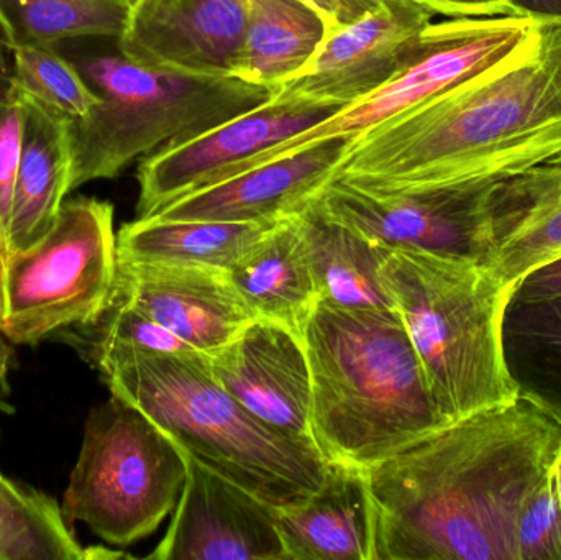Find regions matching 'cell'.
<instances>
[{"mask_svg": "<svg viewBox=\"0 0 561 560\" xmlns=\"http://www.w3.org/2000/svg\"><path fill=\"white\" fill-rule=\"evenodd\" d=\"M560 446L561 421L517 397L365 470L375 560H517L520 508Z\"/></svg>", "mask_w": 561, "mask_h": 560, "instance_id": "1", "label": "cell"}, {"mask_svg": "<svg viewBox=\"0 0 561 560\" xmlns=\"http://www.w3.org/2000/svg\"><path fill=\"white\" fill-rule=\"evenodd\" d=\"M561 158V23L493 68L350 141L332 180L362 187L501 181Z\"/></svg>", "mask_w": 561, "mask_h": 560, "instance_id": "2", "label": "cell"}, {"mask_svg": "<svg viewBox=\"0 0 561 560\" xmlns=\"http://www.w3.org/2000/svg\"><path fill=\"white\" fill-rule=\"evenodd\" d=\"M300 339L310 431L327 462L368 470L448 424L398 311L317 302Z\"/></svg>", "mask_w": 561, "mask_h": 560, "instance_id": "3", "label": "cell"}, {"mask_svg": "<svg viewBox=\"0 0 561 560\" xmlns=\"http://www.w3.org/2000/svg\"><path fill=\"white\" fill-rule=\"evenodd\" d=\"M112 397L140 410L209 469L275 508L320 489L327 462L265 426L214 378L209 355H134L99 368Z\"/></svg>", "mask_w": 561, "mask_h": 560, "instance_id": "4", "label": "cell"}, {"mask_svg": "<svg viewBox=\"0 0 561 560\" xmlns=\"http://www.w3.org/2000/svg\"><path fill=\"white\" fill-rule=\"evenodd\" d=\"M381 278L447 423L516 400L501 345L513 288L490 266L385 247Z\"/></svg>", "mask_w": 561, "mask_h": 560, "instance_id": "5", "label": "cell"}, {"mask_svg": "<svg viewBox=\"0 0 561 560\" xmlns=\"http://www.w3.org/2000/svg\"><path fill=\"white\" fill-rule=\"evenodd\" d=\"M65 55L101 98L84 117L69 121V193L117 178L138 158L186 144L268 104L276 94V89L233 76L148 68L121 52Z\"/></svg>", "mask_w": 561, "mask_h": 560, "instance_id": "6", "label": "cell"}, {"mask_svg": "<svg viewBox=\"0 0 561 560\" xmlns=\"http://www.w3.org/2000/svg\"><path fill=\"white\" fill-rule=\"evenodd\" d=\"M186 473L174 439L140 410L112 397L85 421L62 515L69 525L82 523L108 545L125 548L173 515Z\"/></svg>", "mask_w": 561, "mask_h": 560, "instance_id": "7", "label": "cell"}, {"mask_svg": "<svg viewBox=\"0 0 561 560\" xmlns=\"http://www.w3.org/2000/svg\"><path fill=\"white\" fill-rule=\"evenodd\" d=\"M117 263L114 206L94 197L65 201L36 245L0 262V334L35 345L91 324L111 301Z\"/></svg>", "mask_w": 561, "mask_h": 560, "instance_id": "8", "label": "cell"}, {"mask_svg": "<svg viewBox=\"0 0 561 560\" xmlns=\"http://www.w3.org/2000/svg\"><path fill=\"white\" fill-rule=\"evenodd\" d=\"M537 25L523 15L448 19L432 23L415 58L366 98L345 105L327 121L260 151L237 168V174L287 157L313 141L353 137L396 117L435 95L488 71L519 48ZM227 181V180H226Z\"/></svg>", "mask_w": 561, "mask_h": 560, "instance_id": "9", "label": "cell"}, {"mask_svg": "<svg viewBox=\"0 0 561 560\" xmlns=\"http://www.w3.org/2000/svg\"><path fill=\"white\" fill-rule=\"evenodd\" d=\"M494 183L362 187L330 180L312 203L323 216L379 245L486 265L491 253L488 194Z\"/></svg>", "mask_w": 561, "mask_h": 560, "instance_id": "10", "label": "cell"}, {"mask_svg": "<svg viewBox=\"0 0 561 560\" xmlns=\"http://www.w3.org/2000/svg\"><path fill=\"white\" fill-rule=\"evenodd\" d=\"M434 16L419 0H379L359 19L330 30L273 102L342 108L366 98L415 58Z\"/></svg>", "mask_w": 561, "mask_h": 560, "instance_id": "11", "label": "cell"}, {"mask_svg": "<svg viewBox=\"0 0 561 560\" xmlns=\"http://www.w3.org/2000/svg\"><path fill=\"white\" fill-rule=\"evenodd\" d=\"M336 107L268 102L201 137L154 151L138 167V217L151 216L173 201L232 178L260 151L327 121Z\"/></svg>", "mask_w": 561, "mask_h": 560, "instance_id": "12", "label": "cell"}, {"mask_svg": "<svg viewBox=\"0 0 561 560\" xmlns=\"http://www.w3.org/2000/svg\"><path fill=\"white\" fill-rule=\"evenodd\" d=\"M186 482L170 528L148 559L287 560L278 508L183 449Z\"/></svg>", "mask_w": 561, "mask_h": 560, "instance_id": "13", "label": "cell"}, {"mask_svg": "<svg viewBox=\"0 0 561 560\" xmlns=\"http://www.w3.org/2000/svg\"><path fill=\"white\" fill-rule=\"evenodd\" d=\"M111 299L153 319L209 357L256 321L229 270L214 266L118 262Z\"/></svg>", "mask_w": 561, "mask_h": 560, "instance_id": "14", "label": "cell"}, {"mask_svg": "<svg viewBox=\"0 0 561 560\" xmlns=\"http://www.w3.org/2000/svg\"><path fill=\"white\" fill-rule=\"evenodd\" d=\"M209 358L217 384L256 420L317 449L310 431L309 362L296 332L278 322L256 319Z\"/></svg>", "mask_w": 561, "mask_h": 560, "instance_id": "15", "label": "cell"}, {"mask_svg": "<svg viewBox=\"0 0 561 560\" xmlns=\"http://www.w3.org/2000/svg\"><path fill=\"white\" fill-rule=\"evenodd\" d=\"M247 28V0H138L117 49L137 65L230 76Z\"/></svg>", "mask_w": 561, "mask_h": 560, "instance_id": "16", "label": "cell"}, {"mask_svg": "<svg viewBox=\"0 0 561 560\" xmlns=\"http://www.w3.org/2000/svg\"><path fill=\"white\" fill-rule=\"evenodd\" d=\"M353 137L313 141L222 183L196 191L147 217L217 222H278L302 210L329 183Z\"/></svg>", "mask_w": 561, "mask_h": 560, "instance_id": "17", "label": "cell"}, {"mask_svg": "<svg viewBox=\"0 0 561 560\" xmlns=\"http://www.w3.org/2000/svg\"><path fill=\"white\" fill-rule=\"evenodd\" d=\"M486 265L514 288L561 256V158L496 181L488 194Z\"/></svg>", "mask_w": 561, "mask_h": 560, "instance_id": "18", "label": "cell"}, {"mask_svg": "<svg viewBox=\"0 0 561 560\" xmlns=\"http://www.w3.org/2000/svg\"><path fill=\"white\" fill-rule=\"evenodd\" d=\"M287 560H375L376 518L365 470L329 462L322 485L278 510Z\"/></svg>", "mask_w": 561, "mask_h": 560, "instance_id": "19", "label": "cell"}, {"mask_svg": "<svg viewBox=\"0 0 561 560\" xmlns=\"http://www.w3.org/2000/svg\"><path fill=\"white\" fill-rule=\"evenodd\" d=\"M22 95L23 135L7 226L9 253L25 252L55 226L69 194V118Z\"/></svg>", "mask_w": 561, "mask_h": 560, "instance_id": "20", "label": "cell"}, {"mask_svg": "<svg viewBox=\"0 0 561 560\" xmlns=\"http://www.w3.org/2000/svg\"><path fill=\"white\" fill-rule=\"evenodd\" d=\"M229 273L256 319L278 322L300 338L317 296L299 213L275 224Z\"/></svg>", "mask_w": 561, "mask_h": 560, "instance_id": "21", "label": "cell"}, {"mask_svg": "<svg viewBox=\"0 0 561 560\" xmlns=\"http://www.w3.org/2000/svg\"><path fill=\"white\" fill-rule=\"evenodd\" d=\"M317 302L340 309L398 311L381 278L385 247L323 216L312 201L299 210Z\"/></svg>", "mask_w": 561, "mask_h": 560, "instance_id": "22", "label": "cell"}, {"mask_svg": "<svg viewBox=\"0 0 561 560\" xmlns=\"http://www.w3.org/2000/svg\"><path fill=\"white\" fill-rule=\"evenodd\" d=\"M278 222L137 217L117 232V259L128 263H186L230 270Z\"/></svg>", "mask_w": 561, "mask_h": 560, "instance_id": "23", "label": "cell"}, {"mask_svg": "<svg viewBox=\"0 0 561 560\" xmlns=\"http://www.w3.org/2000/svg\"><path fill=\"white\" fill-rule=\"evenodd\" d=\"M325 20L300 0H247V28L233 78L278 89L316 55Z\"/></svg>", "mask_w": 561, "mask_h": 560, "instance_id": "24", "label": "cell"}, {"mask_svg": "<svg viewBox=\"0 0 561 560\" xmlns=\"http://www.w3.org/2000/svg\"><path fill=\"white\" fill-rule=\"evenodd\" d=\"M501 345L517 397L561 421V295L529 299L510 295Z\"/></svg>", "mask_w": 561, "mask_h": 560, "instance_id": "25", "label": "cell"}, {"mask_svg": "<svg viewBox=\"0 0 561 560\" xmlns=\"http://www.w3.org/2000/svg\"><path fill=\"white\" fill-rule=\"evenodd\" d=\"M128 13L125 0H0V35L9 45L117 39Z\"/></svg>", "mask_w": 561, "mask_h": 560, "instance_id": "26", "label": "cell"}, {"mask_svg": "<svg viewBox=\"0 0 561 560\" xmlns=\"http://www.w3.org/2000/svg\"><path fill=\"white\" fill-rule=\"evenodd\" d=\"M55 499L19 485L0 490V560H84Z\"/></svg>", "mask_w": 561, "mask_h": 560, "instance_id": "27", "label": "cell"}, {"mask_svg": "<svg viewBox=\"0 0 561 560\" xmlns=\"http://www.w3.org/2000/svg\"><path fill=\"white\" fill-rule=\"evenodd\" d=\"M9 49L20 94L42 102L69 121L84 117L101 101L58 45L22 43L9 45Z\"/></svg>", "mask_w": 561, "mask_h": 560, "instance_id": "28", "label": "cell"}, {"mask_svg": "<svg viewBox=\"0 0 561 560\" xmlns=\"http://www.w3.org/2000/svg\"><path fill=\"white\" fill-rule=\"evenodd\" d=\"M23 135L22 95L13 79L10 49L0 35V262L9 255L7 226Z\"/></svg>", "mask_w": 561, "mask_h": 560, "instance_id": "29", "label": "cell"}, {"mask_svg": "<svg viewBox=\"0 0 561 560\" xmlns=\"http://www.w3.org/2000/svg\"><path fill=\"white\" fill-rule=\"evenodd\" d=\"M517 560H561V512L552 472L527 496L516 523Z\"/></svg>", "mask_w": 561, "mask_h": 560, "instance_id": "30", "label": "cell"}, {"mask_svg": "<svg viewBox=\"0 0 561 560\" xmlns=\"http://www.w3.org/2000/svg\"><path fill=\"white\" fill-rule=\"evenodd\" d=\"M435 15L448 19H481V16L516 15L510 0H419Z\"/></svg>", "mask_w": 561, "mask_h": 560, "instance_id": "31", "label": "cell"}, {"mask_svg": "<svg viewBox=\"0 0 561 560\" xmlns=\"http://www.w3.org/2000/svg\"><path fill=\"white\" fill-rule=\"evenodd\" d=\"M556 295H561V256L527 273L511 292V296L514 298L523 299Z\"/></svg>", "mask_w": 561, "mask_h": 560, "instance_id": "32", "label": "cell"}, {"mask_svg": "<svg viewBox=\"0 0 561 560\" xmlns=\"http://www.w3.org/2000/svg\"><path fill=\"white\" fill-rule=\"evenodd\" d=\"M516 15L536 22L561 23V0H510Z\"/></svg>", "mask_w": 561, "mask_h": 560, "instance_id": "33", "label": "cell"}, {"mask_svg": "<svg viewBox=\"0 0 561 560\" xmlns=\"http://www.w3.org/2000/svg\"><path fill=\"white\" fill-rule=\"evenodd\" d=\"M336 2H339L340 26H342L365 15L379 0H336Z\"/></svg>", "mask_w": 561, "mask_h": 560, "instance_id": "34", "label": "cell"}, {"mask_svg": "<svg viewBox=\"0 0 561 560\" xmlns=\"http://www.w3.org/2000/svg\"><path fill=\"white\" fill-rule=\"evenodd\" d=\"M300 2L316 10V12L325 20L329 32L340 26V9L336 0H300Z\"/></svg>", "mask_w": 561, "mask_h": 560, "instance_id": "35", "label": "cell"}, {"mask_svg": "<svg viewBox=\"0 0 561 560\" xmlns=\"http://www.w3.org/2000/svg\"><path fill=\"white\" fill-rule=\"evenodd\" d=\"M12 357L7 339L0 334V401H2L3 393L7 390V375H9V362Z\"/></svg>", "mask_w": 561, "mask_h": 560, "instance_id": "36", "label": "cell"}, {"mask_svg": "<svg viewBox=\"0 0 561 560\" xmlns=\"http://www.w3.org/2000/svg\"><path fill=\"white\" fill-rule=\"evenodd\" d=\"M552 479H553V487H556L557 502H559L560 512H561V446H560L559 454H557L556 462H553Z\"/></svg>", "mask_w": 561, "mask_h": 560, "instance_id": "37", "label": "cell"}, {"mask_svg": "<svg viewBox=\"0 0 561 560\" xmlns=\"http://www.w3.org/2000/svg\"><path fill=\"white\" fill-rule=\"evenodd\" d=\"M19 487V483L12 482V480L7 479V477H3V473L0 472V490H13Z\"/></svg>", "mask_w": 561, "mask_h": 560, "instance_id": "38", "label": "cell"}, {"mask_svg": "<svg viewBox=\"0 0 561 560\" xmlns=\"http://www.w3.org/2000/svg\"><path fill=\"white\" fill-rule=\"evenodd\" d=\"M125 2H127V3H128V5H130V7H131V5H134V3H137V2H138V0H125Z\"/></svg>", "mask_w": 561, "mask_h": 560, "instance_id": "39", "label": "cell"}]
</instances>
